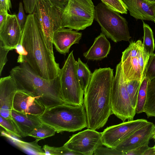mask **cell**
Segmentation results:
<instances>
[{
    "label": "cell",
    "instance_id": "cell-1",
    "mask_svg": "<svg viewBox=\"0 0 155 155\" xmlns=\"http://www.w3.org/2000/svg\"><path fill=\"white\" fill-rule=\"evenodd\" d=\"M114 77L110 68H100L92 73L84 98L88 129L96 130L102 127L113 114L110 94Z\"/></svg>",
    "mask_w": 155,
    "mask_h": 155
},
{
    "label": "cell",
    "instance_id": "cell-2",
    "mask_svg": "<svg viewBox=\"0 0 155 155\" xmlns=\"http://www.w3.org/2000/svg\"><path fill=\"white\" fill-rule=\"evenodd\" d=\"M20 41L27 53L25 62L38 75L47 80L59 76V64L48 48L42 30L33 13L27 16Z\"/></svg>",
    "mask_w": 155,
    "mask_h": 155
},
{
    "label": "cell",
    "instance_id": "cell-3",
    "mask_svg": "<svg viewBox=\"0 0 155 155\" xmlns=\"http://www.w3.org/2000/svg\"><path fill=\"white\" fill-rule=\"evenodd\" d=\"M10 73L18 90L31 94L45 108L64 103L59 76L53 79H45L38 75L26 62L13 68Z\"/></svg>",
    "mask_w": 155,
    "mask_h": 155
},
{
    "label": "cell",
    "instance_id": "cell-4",
    "mask_svg": "<svg viewBox=\"0 0 155 155\" xmlns=\"http://www.w3.org/2000/svg\"><path fill=\"white\" fill-rule=\"evenodd\" d=\"M39 116L42 123L54 128L58 133L74 132L87 127L84 105L77 106L64 103L46 108Z\"/></svg>",
    "mask_w": 155,
    "mask_h": 155
},
{
    "label": "cell",
    "instance_id": "cell-5",
    "mask_svg": "<svg viewBox=\"0 0 155 155\" xmlns=\"http://www.w3.org/2000/svg\"><path fill=\"white\" fill-rule=\"evenodd\" d=\"M94 19L101 26L102 33L114 42L128 41L131 38L126 20L103 2L95 7Z\"/></svg>",
    "mask_w": 155,
    "mask_h": 155
},
{
    "label": "cell",
    "instance_id": "cell-6",
    "mask_svg": "<svg viewBox=\"0 0 155 155\" xmlns=\"http://www.w3.org/2000/svg\"><path fill=\"white\" fill-rule=\"evenodd\" d=\"M77 61L73 51L69 54L59 74L61 96L64 103L74 106L83 105L84 91L77 74Z\"/></svg>",
    "mask_w": 155,
    "mask_h": 155
},
{
    "label": "cell",
    "instance_id": "cell-7",
    "mask_svg": "<svg viewBox=\"0 0 155 155\" xmlns=\"http://www.w3.org/2000/svg\"><path fill=\"white\" fill-rule=\"evenodd\" d=\"M149 56L141 40L130 42L120 61L124 81H142Z\"/></svg>",
    "mask_w": 155,
    "mask_h": 155
},
{
    "label": "cell",
    "instance_id": "cell-8",
    "mask_svg": "<svg viewBox=\"0 0 155 155\" xmlns=\"http://www.w3.org/2000/svg\"><path fill=\"white\" fill-rule=\"evenodd\" d=\"M94 11L92 0H69L61 13V27L84 30L92 25Z\"/></svg>",
    "mask_w": 155,
    "mask_h": 155
},
{
    "label": "cell",
    "instance_id": "cell-9",
    "mask_svg": "<svg viewBox=\"0 0 155 155\" xmlns=\"http://www.w3.org/2000/svg\"><path fill=\"white\" fill-rule=\"evenodd\" d=\"M112 114L123 122L134 120L136 113L132 107L127 91L120 62L116 66L110 94Z\"/></svg>",
    "mask_w": 155,
    "mask_h": 155
},
{
    "label": "cell",
    "instance_id": "cell-10",
    "mask_svg": "<svg viewBox=\"0 0 155 155\" xmlns=\"http://www.w3.org/2000/svg\"><path fill=\"white\" fill-rule=\"evenodd\" d=\"M43 31L48 48L53 54L54 32L62 28L61 15L50 0H38L32 13Z\"/></svg>",
    "mask_w": 155,
    "mask_h": 155
},
{
    "label": "cell",
    "instance_id": "cell-11",
    "mask_svg": "<svg viewBox=\"0 0 155 155\" xmlns=\"http://www.w3.org/2000/svg\"><path fill=\"white\" fill-rule=\"evenodd\" d=\"M150 122L143 119L124 121L107 127L101 133L103 144L115 148L122 141L135 131Z\"/></svg>",
    "mask_w": 155,
    "mask_h": 155
},
{
    "label": "cell",
    "instance_id": "cell-12",
    "mask_svg": "<svg viewBox=\"0 0 155 155\" xmlns=\"http://www.w3.org/2000/svg\"><path fill=\"white\" fill-rule=\"evenodd\" d=\"M71 151L81 155H92L103 146L101 133L87 129L73 135L64 145Z\"/></svg>",
    "mask_w": 155,
    "mask_h": 155
},
{
    "label": "cell",
    "instance_id": "cell-13",
    "mask_svg": "<svg viewBox=\"0 0 155 155\" xmlns=\"http://www.w3.org/2000/svg\"><path fill=\"white\" fill-rule=\"evenodd\" d=\"M18 90L16 83L10 75L0 79V115L12 119L11 113L15 95Z\"/></svg>",
    "mask_w": 155,
    "mask_h": 155
},
{
    "label": "cell",
    "instance_id": "cell-14",
    "mask_svg": "<svg viewBox=\"0 0 155 155\" xmlns=\"http://www.w3.org/2000/svg\"><path fill=\"white\" fill-rule=\"evenodd\" d=\"M22 33L16 15L8 14L6 21L0 26V41L4 46L14 49L21 40Z\"/></svg>",
    "mask_w": 155,
    "mask_h": 155
},
{
    "label": "cell",
    "instance_id": "cell-15",
    "mask_svg": "<svg viewBox=\"0 0 155 155\" xmlns=\"http://www.w3.org/2000/svg\"><path fill=\"white\" fill-rule=\"evenodd\" d=\"M45 109V107L31 94L18 90L14 97L12 109L25 114L39 116Z\"/></svg>",
    "mask_w": 155,
    "mask_h": 155
},
{
    "label": "cell",
    "instance_id": "cell-16",
    "mask_svg": "<svg viewBox=\"0 0 155 155\" xmlns=\"http://www.w3.org/2000/svg\"><path fill=\"white\" fill-rule=\"evenodd\" d=\"M154 127L153 124L150 122L131 134L121 142L115 148L123 153L150 140L153 134Z\"/></svg>",
    "mask_w": 155,
    "mask_h": 155
},
{
    "label": "cell",
    "instance_id": "cell-17",
    "mask_svg": "<svg viewBox=\"0 0 155 155\" xmlns=\"http://www.w3.org/2000/svg\"><path fill=\"white\" fill-rule=\"evenodd\" d=\"M70 28H60L55 31L53 35L52 41L57 51L61 54L68 53L71 46L78 44L82 33Z\"/></svg>",
    "mask_w": 155,
    "mask_h": 155
},
{
    "label": "cell",
    "instance_id": "cell-18",
    "mask_svg": "<svg viewBox=\"0 0 155 155\" xmlns=\"http://www.w3.org/2000/svg\"><path fill=\"white\" fill-rule=\"evenodd\" d=\"M130 15L137 19L155 21V3L147 0H122Z\"/></svg>",
    "mask_w": 155,
    "mask_h": 155
},
{
    "label": "cell",
    "instance_id": "cell-19",
    "mask_svg": "<svg viewBox=\"0 0 155 155\" xmlns=\"http://www.w3.org/2000/svg\"><path fill=\"white\" fill-rule=\"evenodd\" d=\"M11 115L22 137L28 136L30 133L42 123L39 116L37 115L25 114L13 109Z\"/></svg>",
    "mask_w": 155,
    "mask_h": 155
},
{
    "label": "cell",
    "instance_id": "cell-20",
    "mask_svg": "<svg viewBox=\"0 0 155 155\" xmlns=\"http://www.w3.org/2000/svg\"><path fill=\"white\" fill-rule=\"evenodd\" d=\"M110 48L109 41L101 33L95 38L90 48L84 53L83 56L88 60H101L107 57Z\"/></svg>",
    "mask_w": 155,
    "mask_h": 155
},
{
    "label": "cell",
    "instance_id": "cell-21",
    "mask_svg": "<svg viewBox=\"0 0 155 155\" xmlns=\"http://www.w3.org/2000/svg\"><path fill=\"white\" fill-rule=\"evenodd\" d=\"M144 112L147 118L155 117V78L148 82Z\"/></svg>",
    "mask_w": 155,
    "mask_h": 155
},
{
    "label": "cell",
    "instance_id": "cell-22",
    "mask_svg": "<svg viewBox=\"0 0 155 155\" xmlns=\"http://www.w3.org/2000/svg\"><path fill=\"white\" fill-rule=\"evenodd\" d=\"M15 137L12 135L10 137L9 139L20 148L32 154L45 155L44 150L38 145V141L36 140L32 142H26L16 138Z\"/></svg>",
    "mask_w": 155,
    "mask_h": 155
},
{
    "label": "cell",
    "instance_id": "cell-23",
    "mask_svg": "<svg viewBox=\"0 0 155 155\" xmlns=\"http://www.w3.org/2000/svg\"><path fill=\"white\" fill-rule=\"evenodd\" d=\"M77 74L80 84L84 91L90 81L92 73L87 64L82 62L80 58L77 61Z\"/></svg>",
    "mask_w": 155,
    "mask_h": 155
},
{
    "label": "cell",
    "instance_id": "cell-24",
    "mask_svg": "<svg viewBox=\"0 0 155 155\" xmlns=\"http://www.w3.org/2000/svg\"><path fill=\"white\" fill-rule=\"evenodd\" d=\"M56 131L52 127L42 123L39 127L35 129L28 136L34 137L38 141L47 137L54 136Z\"/></svg>",
    "mask_w": 155,
    "mask_h": 155
},
{
    "label": "cell",
    "instance_id": "cell-25",
    "mask_svg": "<svg viewBox=\"0 0 155 155\" xmlns=\"http://www.w3.org/2000/svg\"><path fill=\"white\" fill-rule=\"evenodd\" d=\"M149 81V79L145 75L142 81L139 91L136 107V112L137 114L141 113L144 111L147 86Z\"/></svg>",
    "mask_w": 155,
    "mask_h": 155
},
{
    "label": "cell",
    "instance_id": "cell-26",
    "mask_svg": "<svg viewBox=\"0 0 155 155\" xmlns=\"http://www.w3.org/2000/svg\"><path fill=\"white\" fill-rule=\"evenodd\" d=\"M143 45L150 56L153 54L155 46L153 31L148 25L143 22Z\"/></svg>",
    "mask_w": 155,
    "mask_h": 155
},
{
    "label": "cell",
    "instance_id": "cell-27",
    "mask_svg": "<svg viewBox=\"0 0 155 155\" xmlns=\"http://www.w3.org/2000/svg\"><path fill=\"white\" fill-rule=\"evenodd\" d=\"M141 81L138 80L125 81L126 89L131 105L136 110L138 94Z\"/></svg>",
    "mask_w": 155,
    "mask_h": 155
},
{
    "label": "cell",
    "instance_id": "cell-28",
    "mask_svg": "<svg viewBox=\"0 0 155 155\" xmlns=\"http://www.w3.org/2000/svg\"><path fill=\"white\" fill-rule=\"evenodd\" d=\"M42 148L45 155H81L79 153L71 151L64 145L60 147H55L45 145Z\"/></svg>",
    "mask_w": 155,
    "mask_h": 155
},
{
    "label": "cell",
    "instance_id": "cell-29",
    "mask_svg": "<svg viewBox=\"0 0 155 155\" xmlns=\"http://www.w3.org/2000/svg\"><path fill=\"white\" fill-rule=\"evenodd\" d=\"M0 125L6 132L18 137H22L12 119H7L0 115Z\"/></svg>",
    "mask_w": 155,
    "mask_h": 155
},
{
    "label": "cell",
    "instance_id": "cell-30",
    "mask_svg": "<svg viewBox=\"0 0 155 155\" xmlns=\"http://www.w3.org/2000/svg\"><path fill=\"white\" fill-rule=\"evenodd\" d=\"M111 9L121 14L127 13V9L122 0H101Z\"/></svg>",
    "mask_w": 155,
    "mask_h": 155
},
{
    "label": "cell",
    "instance_id": "cell-31",
    "mask_svg": "<svg viewBox=\"0 0 155 155\" xmlns=\"http://www.w3.org/2000/svg\"><path fill=\"white\" fill-rule=\"evenodd\" d=\"M150 80L155 78V54L150 55L148 59L144 73Z\"/></svg>",
    "mask_w": 155,
    "mask_h": 155
},
{
    "label": "cell",
    "instance_id": "cell-32",
    "mask_svg": "<svg viewBox=\"0 0 155 155\" xmlns=\"http://www.w3.org/2000/svg\"><path fill=\"white\" fill-rule=\"evenodd\" d=\"M94 155H123V153L116 148H112L103 146L97 148L94 151Z\"/></svg>",
    "mask_w": 155,
    "mask_h": 155
},
{
    "label": "cell",
    "instance_id": "cell-33",
    "mask_svg": "<svg viewBox=\"0 0 155 155\" xmlns=\"http://www.w3.org/2000/svg\"><path fill=\"white\" fill-rule=\"evenodd\" d=\"M11 50L5 47L0 41V76H1L4 67L8 61L7 54Z\"/></svg>",
    "mask_w": 155,
    "mask_h": 155
},
{
    "label": "cell",
    "instance_id": "cell-34",
    "mask_svg": "<svg viewBox=\"0 0 155 155\" xmlns=\"http://www.w3.org/2000/svg\"><path fill=\"white\" fill-rule=\"evenodd\" d=\"M148 140L138 147L130 150L123 153V155H143L145 151L149 147Z\"/></svg>",
    "mask_w": 155,
    "mask_h": 155
},
{
    "label": "cell",
    "instance_id": "cell-35",
    "mask_svg": "<svg viewBox=\"0 0 155 155\" xmlns=\"http://www.w3.org/2000/svg\"><path fill=\"white\" fill-rule=\"evenodd\" d=\"M16 18L22 31L25 24L27 16L25 14L22 3L20 2L19 5L18 12L16 15Z\"/></svg>",
    "mask_w": 155,
    "mask_h": 155
},
{
    "label": "cell",
    "instance_id": "cell-36",
    "mask_svg": "<svg viewBox=\"0 0 155 155\" xmlns=\"http://www.w3.org/2000/svg\"><path fill=\"white\" fill-rule=\"evenodd\" d=\"M14 49L16 50L17 52L19 54L17 62L21 64L25 62V58L27 55V53L21 41L15 47Z\"/></svg>",
    "mask_w": 155,
    "mask_h": 155
},
{
    "label": "cell",
    "instance_id": "cell-37",
    "mask_svg": "<svg viewBox=\"0 0 155 155\" xmlns=\"http://www.w3.org/2000/svg\"><path fill=\"white\" fill-rule=\"evenodd\" d=\"M38 0H23L25 12L29 14L32 13L35 4Z\"/></svg>",
    "mask_w": 155,
    "mask_h": 155
},
{
    "label": "cell",
    "instance_id": "cell-38",
    "mask_svg": "<svg viewBox=\"0 0 155 155\" xmlns=\"http://www.w3.org/2000/svg\"><path fill=\"white\" fill-rule=\"evenodd\" d=\"M54 6L61 13L69 0H50Z\"/></svg>",
    "mask_w": 155,
    "mask_h": 155
},
{
    "label": "cell",
    "instance_id": "cell-39",
    "mask_svg": "<svg viewBox=\"0 0 155 155\" xmlns=\"http://www.w3.org/2000/svg\"><path fill=\"white\" fill-rule=\"evenodd\" d=\"M12 5L10 0H0V10L10 11Z\"/></svg>",
    "mask_w": 155,
    "mask_h": 155
},
{
    "label": "cell",
    "instance_id": "cell-40",
    "mask_svg": "<svg viewBox=\"0 0 155 155\" xmlns=\"http://www.w3.org/2000/svg\"><path fill=\"white\" fill-rule=\"evenodd\" d=\"M8 14V12L4 10H0V26L6 21Z\"/></svg>",
    "mask_w": 155,
    "mask_h": 155
},
{
    "label": "cell",
    "instance_id": "cell-41",
    "mask_svg": "<svg viewBox=\"0 0 155 155\" xmlns=\"http://www.w3.org/2000/svg\"><path fill=\"white\" fill-rule=\"evenodd\" d=\"M152 138H153L154 139V141L155 142V125H154V131L153 134V136Z\"/></svg>",
    "mask_w": 155,
    "mask_h": 155
},
{
    "label": "cell",
    "instance_id": "cell-42",
    "mask_svg": "<svg viewBox=\"0 0 155 155\" xmlns=\"http://www.w3.org/2000/svg\"><path fill=\"white\" fill-rule=\"evenodd\" d=\"M148 0L150 2H152L155 3V0Z\"/></svg>",
    "mask_w": 155,
    "mask_h": 155
},
{
    "label": "cell",
    "instance_id": "cell-43",
    "mask_svg": "<svg viewBox=\"0 0 155 155\" xmlns=\"http://www.w3.org/2000/svg\"><path fill=\"white\" fill-rule=\"evenodd\" d=\"M153 147V150H155V144L154 146Z\"/></svg>",
    "mask_w": 155,
    "mask_h": 155
},
{
    "label": "cell",
    "instance_id": "cell-44",
    "mask_svg": "<svg viewBox=\"0 0 155 155\" xmlns=\"http://www.w3.org/2000/svg\"><path fill=\"white\" fill-rule=\"evenodd\" d=\"M154 22L155 23V21Z\"/></svg>",
    "mask_w": 155,
    "mask_h": 155
}]
</instances>
